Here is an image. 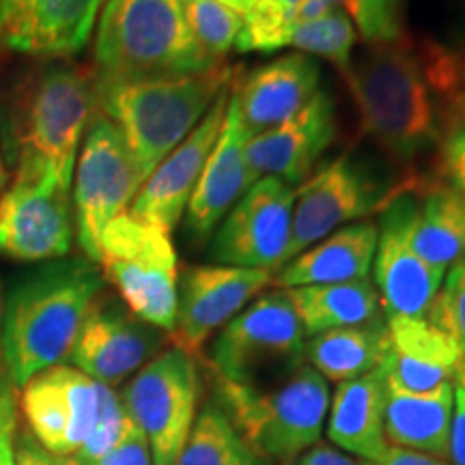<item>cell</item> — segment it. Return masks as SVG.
Returning a JSON list of instances; mask_svg holds the SVG:
<instances>
[{
	"mask_svg": "<svg viewBox=\"0 0 465 465\" xmlns=\"http://www.w3.org/2000/svg\"><path fill=\"white\" fill-rule=\"evenodd\" d=\"M95 114V69L42 61L11 83L0 106V144L14 179L52 177L72 190L86 127Z\"/></svg>",
	"mask_w": 465,
	"mask_h": 465,
	"instance_id": "7a4b0ae2",
	"label": "cell"
},
{
	"mask_svg": "<svg viewBox=\"0 0 465 465\" xmlns=\"http://www.w3.org/2000/svg\"><path fill=\"white\" fill-rule=\"evenodd\" d=\"M452 381L429 392H410L386 380L383 431L391 446L449 461Z\"/></svg>",
	"mask_w": 465,
	"mask_h": 465,
	"instance_id": "4316f807",
	"label": "cell"
},
{
	"mask_svg": "<svg viewBox=\"0 0 465 465\" xmlns=\"http://www.w3.org/2000/svg\"><path fill=\"white\" fill-rule=\"evenodd\" d=\"M216 403L242 438L272 465H293L322 440L330 410V386L302 364L272 386L216 380Z\"/></svg>",
	"mask_w": 465,
	"mask_h": 465,
	"instance_id": "8992f818",
	"label": "cell"
},
{
	"mask_svg": "<svg viewBox=\"0 0 465 465\" xmlns=\"http://www.w3.org/2000/svg\"><path fill=\"white\" fill-rule=\"evenodd\" d=\"M17 431V391L0 375V465H14V440Z\"/></svg>",
	"mask_w": 465,
	"mask_h": 465,
	"instance_id": "f35d334b",
	"label": "cell"
},
{
	"mask_svg": "<svg viewBox=\"0 0 465 465\" xmlns=\"http://www.w3.org/2000/svg\"><path fill=\"white\" fill-rule=\"evenodd\" d=\"M0 375H3V371H0Z\"/></svg>",
	"mask_w": 465,
	"mask_h": 465,
	"instance_id": "816d5d0a",
	"label": "cell"
},
{
	"mask_svg": "<svg viewBox=\"0 0 465 465\" xmlns=\"http://www.w3.org/2000/svg\"><path fill=\"white\" fill-rule=\"evenodd\" d=\"M336 5L332 0H302V5L295 11V25H302V22H312L323 17L328 11H332Z\"/></svg>",
	"mask_w": 465,
	"mask_h": 465,
	"instance_id": "ee69618b",
	"label": "cell"
},
{
	"mask_svg": "<svg viewBox=\"0 0 465 465\" xmlns=\"http://www.w3.org/2000/svg\"><path fill=\"white\" fill-rule=\"evenodd\" d=\"M278 3H281L282 7H287L289 11H293V14H295V11H298V7L302 5V0H278Z\"/></svg>",
	"mask_w": 465,
	"mask_h": 465,
	"instance_id": "c3c4849f",
	"label": "cell"
},
{
	"mask_svg": "<svg viewBox=\"0 0 465 465\" xmlns=\"http://www.w3.org/2000/svg\"><path fill=\"white\" fill-rule=\"evenodd\" d=\"M358 31L345 9L334 7L323 17L312 22H302L293 26L291 45L304 52V54L322 56L330 61L339 72L345 75L351 65V52L356 45Z\"/></svg>",
	"mask_w": 465,
	"mask_h": 465,
	"instance_id": "4dcf8cb0",
	"label": "cell"
},
{
	"mask_svg": "<svg viewBox=\"0 0 465 465\" xmlns=\"http://www.w3.org/2000/svg\"><path fill=\"white\" fill-rule=\"evenodd\" d=\"M386 407V364L356 380L341 381L330 399L325 435L336 449L362 459L380 461L391 449L383 431Z\"/></svg>",
	"mask_w": 465,
	"mask_h": 465,
	"instance_id": "d4e9b609",
	"label": "cell"
},
{
	"mask_svg": "<svg viewBox=\"0 0 465 465\" xmlns=\"http://www.w3.org/2000/svg\"><path fill=\"white\" fill-rule=\"evenodd\" d=\"M391 351L386 319L364 325L336 328L306 341L304 360L325 381H349L371 373L386 362Z\"/></svg>",
	"mask_w": 465,
	"mask_h": 465,
	"instance_id": "83f0119b",
	"label": "cell"
},
{
	"mask_svg": "<svg viewBox=\"0 0 465 465\" xmlns=\"http://www.w3.org/2000/svg\"><path fill=\"white\" fill-rule=\"evenodd\" d=\"M119 397L147 438L153 465H177L199 416L196 358L177 345L164 349L132 375Z\"/></svg>",
	"mask_w": 465,
	"mask_h": 465,
	"instance_id": "9c48e42d",
	"label": "cell"
},
{
	"mask_svg": "<svg viewBox=\"0 0 465 465\" xmlns=\"http://www.w3.org/2000/svg\"><path fill=\"white\" fill-rule=\"evenodd\" d=\"M14 465H83L74 455L63 457L54 455L48 449H44L33 433L15 431L14 440Z\"/></svg>",
	"mask_w": 465,
	"mask_h": 465,
	"instance_id": "60d3db41",
	"label": "cell"
},
{
	"mask_svg": "<svg viewBox=\"0 0 465 465\" xmlns=\"http://www.w3.org/2000/svg\"><path fill=\"white\" fill-rule=\"evenodd\" d=\"M322 89V67L304 52L284 54L252 72H235L231 91L248 138L295 116Z\"/></svg>",
	"mask_w": 465,
	"mask_h": 465,
	"instance_id": "7402d4cb",
	"label": "cell"
},
{
	"mask_svg": "<svg viewBox=\"0 0 465 465\" xmlns=\"http://www.w3.org/2000/svg\"><path fill=\"white\" fill-rule=\"evenodd\" d=\"M457 113L461 124H465V54H459V72H457Z\"/></svg>",
	"mask_w": 465,
	"mask_h": 465,
	"instance_id": "f6af8a7d",
	"label": "cell"
},
{
	"mask_svg": "<svg viewBox=\"0 0 465 465\" xmlns=\"http://www.w3.org/2000/svg\"><path fill=\"white\" fill-rule=\"evenodd\" d=\"M304 351L306 334L287 289H272L220 330L209 364L216 380L263 386L265 380H284L298 371Z\"/></svg>",
	"mask_w": 465,
	"mask_h": 465,
	"instance_id": "ba28073f",
	"label": "cell"
},
{
	"mask_svg": "<svg viewBox=\"0 0 465 465\" xmlns=\"http://www.w3.org/2000/svg\"><path fill=\"white\" fill-rule=\"evenodd\" d=\"M185 20L201 48L216 61H224L235 50L242 31V17L226 9L220 0H183Z\"/></svg>",
	"mask_w": 465,
	"mask_h": 465,
	"instance_id": "1f68e13d",
	"label": "cell"
},
{
	"mask_svg": "<svg viewBox=\"0 0 465 465\" xmlns=\"http://www.w3.org/2000/svg\"><path fill=\"white\" fill-rule=\"evenodd\" d=\"M410 188L399 190L381 207L373 272L386 317L420 319L431 312L446 272L422 261L407 243L405 209Z\"/></svg>",
	"mask_w": 465,
	"mask_h": 465,
	"instance_id": "ac0fdd59",
	"label": "cell"
},
{
	"mask_svg": "<svg viewBox=\"0 0 465 465\" xmlns=\"http://www.w3.org/2000/svg\"><path fill=\"white\" fill-rule=\"evenodd\" d=\"M97 78L192 75L220 63L192 35L183 0H108L93 45Z\"/></svg>",
	"mask_w": 465,
	"mask_h": 465,
	"instance_id": "5b68a950",
	"label": "cell"
},
{
	"mask_svg": "<svg viewBox=\"0 0 465 465\" xmlns=\"http://www.w3.org/2000/svg\"><path fill=\"white\" fill-rule=\"evenodd\" d=\"M232 78L235 69L229 63L203 74L168 78L108 80L95 75V110L121 132L144 183L201 124Z\"/></svg>",
	"mask_w": 465,
	"mask_h": 465,
	"instance_id": "277c9868",
	"label": "cell"
},
{
	"mask_svg": "<svg viewBox=\"0 0 465 465\" xmlns=\"http://www.w3.org/2000/svg\"><path fill=\"white\" fill-rule=\"evenodd\" d=\"M339 134L336 102L328 89H319L311 102L274 130L250 136L246 164L250 179L278 177L291 185L304 183L306 174L317 164Z\"/></svg>",
	"mask_w": 465,
	"mask_h": 465,
	"instance_id": "ffe728a7",
	"label": "cell"
},
{
	"mask_svg": "<svg viewBox=\"0 0 465 465\" xmlns=\"http://www.w3.org/2000/svg\"><path fill=\"white\" fill-rule=\"evenodd\" d=\"M420 177L422 174L391 183L349 153L325 164L322 171L315 173V177L295 190L287 263L312 243L339 231L341 226L371 216L373 212H381V207L399 190L410 188Z\"/></svg>",
	"mask_w": 465,
	"mask_h": 465,
	"instance_id": "8fae6325",
	"label": "cell"
},
{
	"mask_svg": "<svg viewBox=\"0 0 465 465\" xmlns=\"http://www.w3.org/2000/svg\"><path fill=\"white\" fill-rule=\"evenodd\" d=\"M345 14L366 45L391 44L403 37V0H345Z\"/></svg>",
	"mask_w": 465,
	"mask_h": 465,
	"instance_id": "836d02e7",
	"label": "cell"
},
{
	"mask_svg": "<svg viewBox=\"0 0 465 465\" xmlns=\"http://www.w3.org/2000/svg\"><path fill=\"white\" fill-rule=\"evenodd\" d=\"M166 332L144 323L124 302L100 295L86 312L69 364L104 386H119L160 353Z\"/></svg>",
	"mask_w": 465,
	"mask_h": 465,
	"instance_id": "9a60e30c",
	"label": "cell"
},
{
	"mask_svg": "<svg viewBox=\"0 0 465 465\" xmlns=\"http://www.w3.org/2000/svg\"><path fill=\"white\" fill-rule=\"evenodd\" d=\"M127 424H130V416H127L125 407L121 403V397L114 392V388L104 386L97 420L93 424L91 433L86 435L84 444L80 446L74 457L83 465H95L114 449L116 441L125 433Z\"/></svg>",
	"mask_w": 465,
	"mask_h": 465,
	"instance_id": "e575fe53",
	"label": "cell"
},
{
	"mask_svg": "<svg viewBox=\"0 0 465 465\" xmlns=\"http://www.w3.org/2000/svg\"><path fill=\"white\" fill-rule=\"evenodd\" d=\"M229 93L231 86L220 93L207 114L201 119V124L185 136V141L149 174L127 213L166 232H171L179 224L192 192L199 183L203 168L218 143L226 106H229Z\"/></svg>",
	"mask_w": 465,
	"mask_h": 465,
	"instance_id": "d6986e66",
	"label": "cell"
},
{
	"mask_svg": "<svg viewBox=\"0 0 465 465\" xmlns=\"http://www.w3.org/2000/svg\"><path fill=\"white\" fill-rule=\"evenodd\" d=\"M377 237L380 231L371 220L341 226L339 231L330 232L315 246L306 248L282 265L272 284L281 289H295L366 281L373 270Z\"/></svg>",
	"mask_w": 465,
	"mask_h": 465,
	"instance_id": "484cf974",
	"label": "cell"
},
{
	"mask_svg": "<svg viewBox=\"0 0 465 465\" xmlns=\"http://www.w3.org/2000/svg\"><path fill=\"white\" fill-rule=\"evenodd\" d=\"M459 52L410 35L366 45L345 80L356 102L360 132L403 168L441 149L461 125L457 113Z\"/></svg>",
	"mask_w": 465,
	"mask_h": 465,
	"instance_id": "6da1fadb",
	"label": "cell"
},
{
	"mask_svg": "<svg viewBox=\"0 0 465 465\" xmlns=\"http://www.w3.org/2000/svg\"><path fill=\"white\" fill-rule=\"evenodd\" d=\"M391 351L386 380L410 392H429L455 380L465 358L450 334L429 317H386Z\"/></svg>",
	"mask_w": 465,
	"mask_h": 465,
	"instance_id": "cb8c5ba5",
	"label": "cell"
},
{
	"mask_svg": "<svg viewBox=\"0 0 465 465\" xmlns=\"http://www.w3.org/2000/svg\"><path fill=\"white\" fill-rule=\"evenodd\" d=\"M104 383L72 364L42 371L20 388V411L33 438L54 455H75L100 411Z\"/></svg>",
	"mask_w": 465,
	"mask_h": 465,
	"instance_id": "5bb4252c",
	"label": "cell"
},
{
	"mask_svg": "<svg viewBox=\"0 0 465 465\" xmlns=\"http://www.w3.org/2000/svg\"><path fill=\"white\" fill-rule=\"evenodd\" d=\"M246 143L248 134L243 130L237 100L231 91L218 143L183 213L185 240L194 246H203L216 232L226 213L252 185L246 164Z\"/></svg>",
	"mask_w": 465,
	"mask_h": 465,
	"instance_id": "44dd1931",
	"label": "cell"
},
{
	"mask_svg": "<svg viewBox=\"0 0 465 465\" xmlns=\"http://www.w3.org/2000/svg\"><path fill=\"white\" fill-rule=\"evenodd\" d=\"M295 26V14L282 7L278 0H259L243 15L237 52H276L291 45V33Z\"/></svg>",
	"mask_w": 465,
	"mask_h": 465,
	"instance_id": "d6a6232c",
	"label": "cell"
},
{
	"mask_svg": "<svg viewBox=\"0 0 465 465\" xmlns=\"http://www.w3.org/2000/svg\"><path fill=\"white\" fill-rule=\"evenodd\" d=\"M72 190L52 177H20L0 194V254L22 263L67 257L74 246Z\"/></svg>",
	"mask_w": 465,
	"mask_h": 465,
	"instance_id": "4fadbf2b",
	"label": "cell"
},
{
	"mask_svg": "<svg viewBox=\"0 0 465 465\" xmlns=\"http://www.w3.org/2000/svg\"><path fill=\"white\" fill-rule=\"evenodd\" d=\"M440 174L465 194V124L457 125L441 143Z\"/></svg>",
	"mask_w": 465,
	"mask_h": 465,
	"instance_id": "ab89813d",
	"label": "cell"
},
{
	"mask_svg": "<svg viewBox=\"0 0 465 465\" xmlns=\"http://www.w3.org/2000/svg\"><path fill=\"white\" fill-rule=\"evenodd\" d=\"M177 465H272L232 427L218 403H205L196 416Z\"/></svg>",
	"mask_w": 465,
	"mask_h": 465,
	"instance_id": "f546056e",
	"label": "cell"
},
{
	"mask_svg": "<svg viewBox=\"0 0 465 465\" xmlns=\"http://www.w3.org/2000/svg\"><path fill=\"white\" fill-rule=\"evenodd\" d=\"M429 319L450 334L465 353V257L449 267Z\"/></svg>",
	"mask_w": 465,
	"mask_h": 465,
	"instance_id": "d590c367",
	"label": "cell"
},
{
	"mask_svg": "<svg viewBox=\"0 0 465 465\" xmlns=\"http://www.w3.org/2000/svg\"><path fill=\"white\" fill-rule=\"evenodd\" d=\"M332 3L334 5H342V3H345V0H332Z\"/></svg>",
	"mask_w": 465,
	"mask_h": 465,
	"instance_id": "f907efd6",
	"label": "cell"
},
{
	"mask_svg": "<svg viewBox=\"0 0 465 465\" xmlns=\"http://www.w3.org/2000/svg\"><path fill=\"white\" fill-rule=\"evenodd\" d=\"M306 339L328 330L364 325L381 317V300L375 284L366 281L287 289Z\"/></svg>",
	"mask_w": 465,
	"mask_h": 465,
	"instance_id": "f1b7e54d",
	"label": "cell"
},
{
	"mask_svg": "<svg viewBox=\"0 0 465 465\" xmlns=\"http://www.w3.org/2000/svg\"><path fill=\"white\" fill-rule=\"evenodd\" d=\"M74 218L83 257L100 259L106 226L130 209L143 188L130 149L114 124L102 113L93 114L74 168Z\"/></svg>",
	"mask_w": 465,
	"mask_h": 465,
	"instance_id": "30bf717a",
	"label": "cell"
},
{
	"mask_svg": "<svg viewBox=\"0 0 465 465\" xmlns=\"http://www.w3.org/2000/svg\"><path fill=\"white\" fill-rule=\"evenodd\" d=\"M364 465H449V461H444V459H438V457H431V455H422V452H416V450H407V449H399V446H391L380 461H371Z\"/></svg>",
	"mask_w": 465,
	"mask_h": 465,
	"instance_id": "7bdbcfd3",
	"label": "cell"
},
{
	"mask_svg": "<svg viewBox=\"0 0 465 465\" xmlns=\"http://www.w3.org/2000/svg\"><path fill=\"white\" fill-rule=\"evenodd\" d=\"M449 463L465 465V358L452 380V418L449 435Z\"/></svg>",
	"mask_w": 465,
	"mask_h": 465,
	"instance_id": "74e56055",
	"label": "cell"
},
{
	"mask_svg": "<svg viewBox=\"0 0 465 465\" xmlns=\"http://www.w3.org/2000/svg\"><path fill=\"white\" fill-rule=\"evenodd\" d=\"M295 190L278 177L254 182L213 232L209 259L216 265L276 274L287 263Z\"/></svg>",
	"mask_w": 465,
	"mask_h": 465,
	"instance_id": "7c38bea8",
	"label": "cell"
},
{
	"mask_svg": "<svg viewBox=\"0 0 465 465\" xmlns=\"http://www.w3.org/2000/svg\"><path fill=\"white\" fill-rule=\"evenodd\" d=\"M3 311H5V300H3V287H0V332H3Z\"/></svg>",
	"mask_w": 465,
	"mask_h": 465,
	"instance_id": "681fc988",
	"label": "cell"
},
{
	"mask_svg": "<svg viewBox=\"0 0 465 465\" xmlns=\"http://www.w3.org/2000/svg\"><path fill=\"white\" fill-rule=\"evenodd\" d=\"M7 179H9V171H7V164H5L3 144H0V194H3V190L7 188Z\"/></svg>",
	"mask_w": 465,
	"mask_h": 465,
	"instance_id": "7dc6e473",
	"label": "cell"
},
{
	"mask_svg": "<svg viewBox=\"0 0 465 465\" xmlns=\"http://www.w3.org/2000/svg\"><path fill=\"white\" fill-rule=\"evenodd\" d=\"M100 265L86 257L45 261L5 298L0 358L15 391L72 353L86 312L104 293Z\"/></svg>",
	"mask_w": 465,
	"mask_h": 465,
	"instance_id": "3957f363",
	"label": "cell"
},
{
	"mask_svg": "<svg viewBox=\"0 0 465 465\" xmlns=\"http://www.w3.org/2000/svg\"><path fill=\"white\" fill-rule=\"evenodd\" d=\"M95 465H153L149 441L132 418L125 433L121 435L119 441H116L114 449L110 450L106 457H102Z\"/></svg>",
	"mask_w": 465,
	"mask_h": 465,
	"instance_id": "8d00e7d4",
	"label": "cell"
},
{
	"mask_svg": "<svg viewBox=\"0 0 465 465\" xmlns=\"http://www.w3.org/2000/svg\"><path fill=\"white\" fill-rule=\"evenodd\" d=\"M220 3H223L226 9H231L232 14L246 15L248 11L259 3V0H220Z\"/></svg>",
	"mask_w": 465,
	"mask_h": 465,
	"instance_id": "bcb514c9",
	"label": "cell"
},
{
	"mask_svg": "<svg viewBox=\"0 0 465 465\" xmlns=\"http://www.w3.org/2000/svg\"><path fill=\"white\" fill-rule=\"evenodd\" d=\"M293 465H362L347 452L336 449V446L317 441L312 449H308Z\"/></svg>",
	"mask_w": 465,
	"mask_h": 465,
	"instance_id": "b9f144b4",
	"label": "cell"
},
{
	"mask_svg": "<svg viewBox=\"0 0 465 465\" xmlns=\"http://www.w3.org/2000/svg\"><path fill=\"white\" fill-rule=\"evenodd\" d=\"M104 0H0V50L67 61L89 45Z\"/></svg>",
	"mask_w": 465,
	"mask_h": 465,
	"instance_id": "e0dca14e",
	"label": "cell"
},
{
	"mask_svg": "<svg viewBox=\"0 0 465 465\" xmlns=\"http://www.w3.org/2000/svg\"><path fill=\"white\" fill-rule=\"evenodd\" d=\"M274 281V272L232 265L185 267L177 284V317L171 339L196 356L205 341L237 317Z\"/></svg>",
	"mask_w": 465,
	"mask_h": 465,
	"instance_id": "2e32d148",
	"label": "cell"
},
{
	"mask_svg": "<svg viewBox=\"0 0 465 465\" xmlns=\"http://www.w3.org/2000/svg\"><path fill=\"white\" fill-rule=\"evenodd\" d=\"M97 265L127 311L162 332H173L179 272L171 232L121 213L104 231Z\"/></svg>",
	"mask_w": 465,
	"mask_h": 465,
	"instance_id": "52a82bcc",
	"label": "cell"
},
{
	"mask_svg": "<svg viewBox=\"0 0 465 465\" xmlns=\"http://www.w3.org/2000/svg\"><path fill=\"white\" fill-rule=\"evenodd\" d=\"M405 237L429 265L449 270L465 257V194L444 177H420L407 190Z\"/></svg>",
	"mask_w": 465,
	"mask_h": 465,
	"instance_id": "603a6c76",
	"label": "cell"
}]
</instances>
